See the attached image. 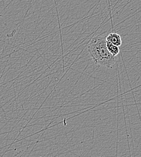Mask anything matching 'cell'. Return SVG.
Masks as SVG:
<instances>
[{"instance_id":"cell-1","label":"cell","mask_w":141,"mask_h":157,"mask_svg":"<svg viewBox=\"0 0 141 157\" xmlns=\"http://www.w3.org/2000/svg\"><path fill=\"white\" fill-rule=\"evenodd\" d=\"M88 52L95 63L101 67L112 68L117 61V56L110 53L107 47L106 36L94 37L88 45Z\"/></svg>"},{"instance_id":"cell-2","label":"cell","mask_w":141,"mask_h":157,"mask_svg":"<svg viewBox=\"0 0 141 157\" xmlns=\"http://www.w3.org/2000/svg\"><path fill=\"white\" fill-rule=\"evenodd\" d=\"M106 40L112 42L113 44L117 45L118 47L122 45V39L121 36L117 33H109L107 37Z\"/></svg>"},{"instance_id":"cell-3","label":"cell","mask_w":141,"mask_h":157,"mask_svg":"<svg viewBox=\"0 0 141 157\" xmlns=\"http://www.w3.org/2000/svg\"><path fill=\"white\" fill-rule=\"evenodd\" d=\"M106 44H107V47L109 51L110 52V53H112L115 56H117L120 52L119 47L113 44L112 42L107 40H106Z\"/></svg>"}]
</instances>
